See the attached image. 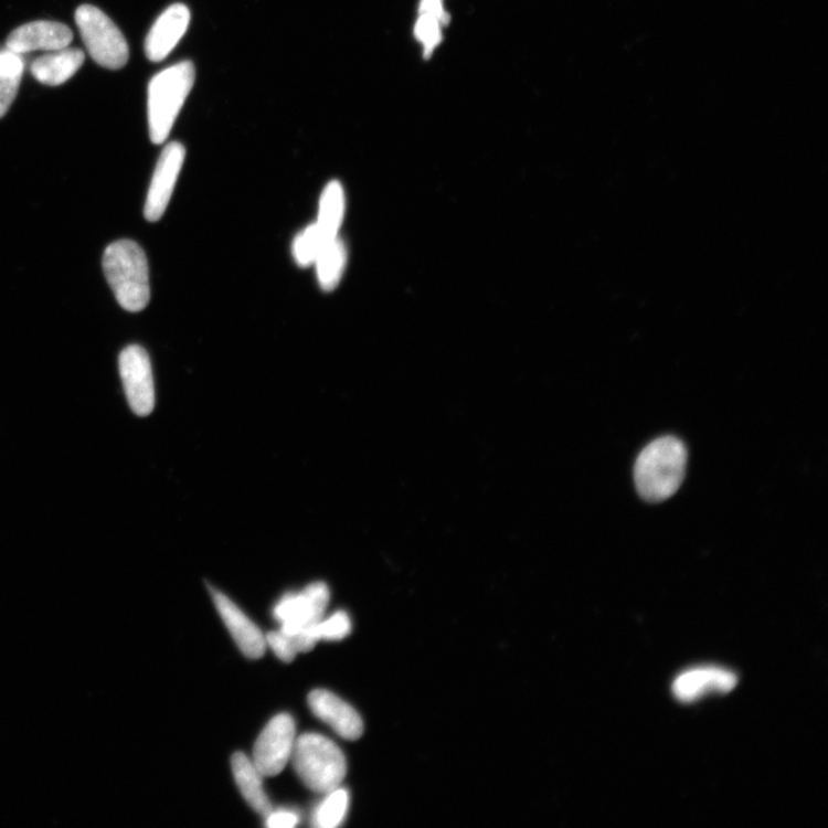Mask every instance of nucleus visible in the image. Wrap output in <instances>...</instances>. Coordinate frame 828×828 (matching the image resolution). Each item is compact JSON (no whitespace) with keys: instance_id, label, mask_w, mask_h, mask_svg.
<instances>
[{"instance_id":"nucleus-1","label":"nucleus","mask_w":828,"mask_h":828,"mask_svg":"<svg viewBox=\"0 0 828 828\" xmlns=\"http://www.w3.org/2000/svg\"><path fill=\"white\" fill-rule=\"evenodd\" d=\"M688 452L676 436H661L640 453L634 466V481L644 500L659 503L672 497L683 482Z\"/></svg>"},{"instance_id":"nucleus-2","label":"nucleus","mask_w":828,"mask_h":828,"mask_svg":"<svg viewBox=\"0 0 828 828\" xmlns=\"http://www.w3.org/2000/svg\"><path fill=\"white\" fill-rule=\"evenodd\" d=\"M103 268L109 287L126 311L140 312L147 308L150 301L149 266L140 245L130 240L108 245Z\"/></svg>"},{"instance_id":"nucleus-3","label":"nucleus","mask_w":828,"mask_h":828,"mask_svg":"<svg viewBox=\"0 0 828 828\" xmlns=\"http://www.w3.org/2000/svg\"><path fill=\"white\" fill-rule=\"evenodd\" d=\"M297 776L316 793L338 789L347 775V760L338 744L328 737L306 733L296 739L290 757Z\"/></svg>"},{"instance_id":"nucleus-4","label":"nucleus","mask_w":828,"mask_h":828,"mask_svg":"<svg viewBox=\"0 0 828 828\" xmlns=\"http://www.w3.org/2000/svg\"><path fill=\"white\" fill-rule=\"evenodd\" d=\"M195 82V67L182 62L153 76L148 92L150 138L162 145L174 126L180 110Z\"/></svg>"},{"instance_id":"nucleus-5","label":"nucleus","mask_w":828,"mask_h":828,"mask_svg":"<svg viewBox=\"0 0 828 828\" xmlns=\"http://www.w3.org/2000/svg\"><path fill=\"white\" fill-rule=\"evenodd\" d=\"M75 21L93 60L108 70L123 68L129 59L128 44L116 23L102 10L83 6L76 10Z\"/></svg>"},{"instance_id":"nucleus-6","label":"nucleus","mask_w":828,"mask_h":828,"mask_svg":"<svg viewBox=\"0 0 828 828\" xmlns=\"http://www.w3.org/2000/svg\"><path fill=\"white\" fill-rule=\"evenodd\" d=\"M329 597V590L321 582L298 594H286L274 607V617L282 624L280 630L293 635L316 626L322 620Z\"/></svg>"},{"instance_id":"nucleus-7","label":"nucleus","mask_w":828,"mask_h":828,"mask_svg":"<svg viewBox=\"0 0 828 828\" xmlns=\"http://www.w3.org/2000/svg\"><path fill=\"white\" fill-rule=\"evenodd\" d=\"M120 375L130 408L146 417L156 403L152 367L148 352L140 346H129L119 358Z\"/></svg>"},{"instance_id":"nucleus-8","label":"nucleus","mask_w":828,"mask_h":828,"mask_svg":"<svg viewBox=\"0 0 828 828\" xmlns=\"http://www.w3.org/2000/svg\"><path fill=\"white\" fill-rule=\"evenodd\" d=\"M296 741L291 715H275L258 736L254 747V764L263 777H275L290 761Z\"/></svg>"},{"instance_id":"nucleus-9","label":"nucleus","mask_w":828,"mask_h":828,"mask_svg":"<svg viewBox=\"0 0 828 828\" xmlns=\"http://www.w3.org/2000/svg\"><path fill=\"white\" fill-rule=\"evenodd\" d=\"M185 149L172 142L162 150L148 191L145 215L151 223L160 220L168 209L182 170Z\"/></svg>"},{"instance_id":"nucleus-10","label":"nucleus","mask_w":828,"mask_h":828,"mask_svg":"<svg viewBox=\"0 0 828 828\" xmlns=\"http://www.w3.org/2000/svg\"><path fill=\"white\" fill-rule=\"evenodd\" d=\"M737 677L723 668L701 667L679 675L672 684L677 700L692 703L710 694H726L735 688Z\"/></svg>"},{"instance_id":"nucleus-11","label":"nucleus","mask_w":828,"mask_h":828,"mask_svg":"<svg viewBox=\"0 0 828 828\" xmlns=\"http://www.w3.org/2000/svg\"><path fill=\"white\" fill-rule=\"evenodd\" d=\"M209 590L217 613L223 618L241 651L247 658H262L266 651L267 643L258 626L248 619L225 594L212 587Z\"/></svg>"},{"instance_id":"nucleus-12","label":"nucleus","mask_w":828,"mask_h":828,"mask_svg":"<svg viewBox=\"0 0 828 828\" xmlns=\"http://www.w3.org/2000/svg\"><path fill=\"white\" fill-rule=\"evenodd\" d=\"M311 711L321 722L335 730L341 737L354 741L364 733L362 716L348 703L325 689H316L309 694Z\"/></svg>"},{"instance_id":"nucleus-13","label":"nucleus","mask_w":828,"mask_h":828,"mask_svg":"<svg viewBox=\"0 0 828 828\" xmlns=\"http://www.w3.org/2000/svg\"><path fill=\"white\" fill-rule=\"evenodd\" d=\"M73 33L61 22L35 21L23 24L8 39V49L19 54L34 51H55L70 46Z\"/></svg>"},{"instance_id":"nucleus-14","label":"nucleus","mask_w":828,"mask_h":828,"mask_svg":"<svg viewBox=\"0 0 828 828\" xmlns=\"http://www.w3.org/2000/svg\"><path fill=\"white\" fill-rule=\"evenodd\" d=\"M190 23V11L183 4H174L164 10L153 23L146 41L149 61L162 62L179 44Z\"/></svg>"},{"instance_id":"nucleus-15","label":"nucleus","mask_w":828,"mask_h":828,"mask_svg":"<svg viewBox=\"0 0 828 828\" xmlns=\"http://www.w3.org/2000/svg\"><path fill=\"white\" fill-rule=\"evenodd\" d=\"M85 60L86 55L79 49L67 46L42 55L33 62L31 71L43 85L61 86L76 74Z\"/></svg>"},{"instance_id":"nucleus-16","label":"nucleus","mask_w":828,"mask_h":828,"mask_svg":"<svg viewBox=\"0 0 828 828\" xmlns=\"http://www.w3.org/2000/svg\"><path fill=\"white\" fill-rule=\"evenodd\" d=\"M232 767L235 782L247 805L266 818L273 811V807L263 787L262 773L243 753L233 755Z\"/></svg>"},{"instance_id":"nucleus-17","label":"nucleus","mask_w":828,"mask_h":828,"mask_svg":"<svg viewBox=\"0 0 828 828\" xmlns=\"http://www.w3.org/2000/svg\"><path fill=\"white\" fill-rule=\"evenodd\" d=\"M346 212V195L339 181L329 182L320 198L319 212L316 225L326 241L339 236Z\"/></svg>"},{"instance_id":"nucleus-18","label":"nucleus","mask_w":828,"mask_h":828,"mask_svg":"<svg viewBox=\"0 0 828 828\" xmlns=\"http://www.w3.org/2000/svg\"><path fill=\"white\" fill-rule=\"evenodd\" d=\"M347 261V246L340 236L322 246L315 262L318 282L322 290L333 291L339 286Z\"/></svg>"},{"instance_id":"nucleus-19","label":"nucleus","mask_w":828,"mask_h":828,"mask_svg":"<svg viewBox=\"0 0 828 828\" xmlns=\"http://www.w3.org/2000/svg\"><path fill=\"white\" fill-rule=\"evenodd\" d=\"M23 71L21 54L10 49L0 51V118L8 114L18 95Z\"/></svg>"},{"instance_id":"nucleus-20","label":"nucleus","mask_w":828,"mask_h":828,"mask_svg":"<svg viewBox=\"0 0 828 828\" xmlns=\"http://www.w3.org/2000/svg\"><path fill=\"white\" fill-rule=\"evenodd\" d=\"M349 808V793L338 788L327 794L323 803L314 815V825L320 828H335L342 824Z\"/></svg>"},{"instance_id":"nucleus-21","label":"nucleus","mask_w":828,"mask_h":828,"mask_svg":"<svg viewBox=\"0 0 828 828\" xmlns=\"http://www.w3.org/2000/svg\"><path fill=\"white\" fill-rule=\"evenodd\" d=\"M326 241L315 224L302 230L294 240L293 255L297 265L301 268H308L315 265Z\"/></svg>"},{"instance_id":"nucleus-22","label":"nucleus","mask_w":828,"mask_h":828,"mask_svg":"<svg viewBox=\"0 0 828 828\" xmlns=\"http://www.w3.org/2000/svg\"><path fill=\"white\" fill-rule=\"evenodd\" d=\"M446 23L436 17L421 13L416 25H414V35L424 46L425 57L434 52L435 47L442 41V26Z\"/></svg>"},{"instance_id":"nucleus-23","label":"nucleus","mask_w":828,"mask_h":828,"mask_svg":"<svg viewBox=\"0 0 828 828\" xmlns=\"http://www.w3.org/2000/svg\"><path fill=\"white\" fill-rule=\"evenodd\" d=\"M318 641H340L351 633V620L347 613L338 612L314 627Z\"/></svg>"},{"instance_id":"nucleus-24","label":"nucleus","mask_w":828,"mask_h":828,"mask_svg":"<svg viewBox=\"0 0 828 828\" xmlns=\"http://www.w3.org/2000/svg\"><path fill=\"white\" fill-rule=\"evenodd\" d=\"M266 825L272 828H290L297 825L298 816L290 811H272L267 817Z\"/></svg>"},{"instance_id":"nucleus-25","label":"nucleus","mask_w":828,"mask_h":828,"mask_svg":"<svg viewBox=\"0 0 828 828\" xmlns=\"http://www.w3.org/2000/svg\"><path fill=\"white\" fill-rule=\"evenodd\" d=\"M420 12L436 17L445 23L449 21L442 0H422Z\"/></svg>"}]
</instances>
